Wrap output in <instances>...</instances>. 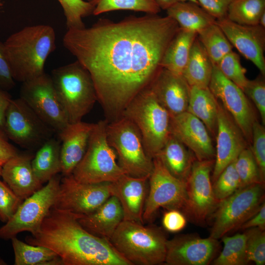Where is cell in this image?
<instances>
[{
  "label": "cell",
  "instance_id": "cell-1",
  "mask_svg": "<svg viewBox=\"0 0 265 265\" xmlns=\"http://www.w3.org/2000/svg\"><path fill=\"white\" fill-rule=\"evenodd\" d=\"M179 28L167 15L146 14L117 22L102 18L89 27L67 29L63 45L90 73L108 122L121 117L149 87Z\"/></svg>",
  "mask_w": 265,
  "mask_h": 265
},
{
  "label": "cell",
  "instance_id": "cell-2",
  "mask_svg": "<svg viewBox=\"0 0 265 265\" xmlns=\"http://www.w3.org/2000/svg\"><path fill=\"white\" fill-rule=\"evenodd\" d=\"M80 216L52 207L39 231L26 240L51 249L63 265H131L108 240L85 230L78 220Z\"/></svg>",
  "mask_w": 265,
  "mask_h": 265
},
{
  "label": "cell",
  "instance_id": "cell-3",
  "mask_svg": "<svg viewBox=\"0 0 265 265\" xmlns=\"http://www.w3.org/2000/svg\"><path fill=\"white\" fill-rule=\"evenodd\" d=\"M3 44L13 78L22 83L45 73L46 61L56 48L55 33L49 25L26 26Z\"/></svg>",
  "mask_w": 265,
  "mask_h": 265
},
{
  "label": "cell",
  "instance_id": "cell-4",
  "mask_svg": "<svg viewBox=\"0 0 265 265\" xmlns=\"http://www.w3.org/2000/svg\"><path fill=\"white\" fill-rule=\"evenodd\" d=\"M167 240L159 228L123 220L108 241L131 265H157L164 263Z\"/></svg>",
  "mask_w": 265,
  "mask_h": 265
},
{
  "label": "cell",
  "instance_id": "cell-5",
  "mask_svg": "<svg viewBox=\"0 0 265 265\" xmlns=\"http://www.w3.org/2000/svg\"><path fill=\"white\" fill-rule=\"evenodd\" d=\"M50 76L69 123L81 121L97 101L89 72L76 60L53 69Z\"/></svg>",
  "mask_w": 265,
  "mask_h": 265
},
{
  "label": "cell",
  "instance_id": "cell-6",
  "mask_svg": "<svg viewBox=\"0 0 265 265\" xmlns=\"http://www.w3.org/2000/svg\"><path fill=\"white\" fill-rule=\"evenodd\" d=\"M122 116L131 120L141 134L147 155L153 159L164 145L170 132L171 117L149 88L136 95Z\"/></svg>",
  "mask_w": 265,
  "mask_h": 265
},
{
  "label": "cell",
  "instance_id": "cell-7",
  "mask_svg": "<svg viewBox=\"0 0 265 265\" xmlns=\"http://www.w3.org/2000/svg\"><path fill=\"white\" fill-rule=\"evenodd\" d=\"M107 123L105 119L94 123L86 151L72 174L78 182L112 183L125 174L116 161L115 152L107 141Z\"/></svg>",
  "mask_w": 265,
  "mask_h": 265
},
{
  "label": "cell",
  "instance_id": "cell-8",
  "mask_svg": "<svg viewBox=\"0 0 265 265\" xmlns=\"http://www.w3.org/2000/svg\"><path fill=\"white\" fill-rule=\"evenodd\" d=\"M107 141L118 159V164L128 175L149 178L153 168V159L147 154L141 134L136 126L122 116L108 122Z\"/></svg>",
  "mask_w": 265,
  "mask_h": 265
},
{
  "label": "cell",
  "instance_id": "cell-9",
  "mask_svg": "<svg viewBox=\"0 0 265 265\" xmlns=\"http://www.w3.org/2000/svg\"><path fill=\"white\" fill-rule=\"evenodd\" d=\"M264 188V184L250 185L219 201L211 214L213 223L210 237L219 239L230 231L238 229L265 201Z\"/></svg>",
  "mask_w": 265,
  "mask_h": 265
},
{
  "label": "cell",
  "instance_id": "cell-10",
  "mask_svg": "<svg viewBox=\"0 0 265 265\" xmlns=\"http://www.w3.org/2000/svg\"><path fill=\"white\" fill-rule=\"evenodd\" d=\"M60 179L58 174L54 176L45 186L23 201L13 215L0 227V238L11 239L25 231L36 234L54 203Z\"/></svg>",
  "mask_w": 265,
  "mask_h": 265
},
{
  "label": "cell",
  "instance_id": "cell-11",
  "mask_svg": "<svg viewBox=\"0 0 265 265\" xmlns=\"http://www.w3.org/2000/svg\"><path fill=\"white\" fill-rule=\"evenodd\" d=\"M3 132L8 139L29 150L38 149L55 132L20 98L11 100Z\"/></svg>",
  "mask_w": 265,
  "mask_h": 265
},
{
  "label": "cell",
  "instance_id": "cell-12",
  "mask_svg": "<svg viewBox=\"0 0 265 265\" xmlns=\"http://www.w3.org/2000/svg\"><path fill=\"white\" fill-rule=\"evenodd\" d=\"M214 159L193 162L186 181V200L182 212L196 224H203L215 210L219 201L215 198L211 179Z\"/></svg>",
  "mask_w": 265,
  "mask_h": 265
},
{
  "label": "cell",
  "instance_id": "cell-13",
  "mask_svg": "<svg viewBox=\"0 0 265 265\" xmlns=\"http://www.w3.org/2000/svg\"><path fill=\"white\" fill-rule=\"evenodd\" d=\"M20 97L57 134L69 123L50 75L40 76L22 83Z\"/></svg>",
  "mask_w": 265,
  "mask_h": 265
},
{
  "label": "cell",
  "instance_id": "cell-14",
  "mask_svg": "<svg viewBox=\"0 0 265 265\" xmlns=\"http://www.w3.org/2000/svg\"><path fill=\"white\" fill-rule=\"evenodd\" d=\"M153 161L142 215L143 221L151 220L160 208L182 211L186 200V183L172 175L158 157H154Z\"/></svg>",
  "mask_w": 265,
  "mask_h": 265
},
{
  "label": "cell",
  "instance_id": "cell-15",
  "mask_svg": "<svg viewBox=\"0 0 265 265\" xmlns=\"http://www.w3.org/2000/svg\"><path fill=\"white\" fill-rule=\"evenodd\" d=\"M111 196L110 183H83L72 174L61 178L53 207L80 215L89 214Z\"/></svg>",
  "mask_w": 265,
  "mask_h": 265
},
{
  "label": "cell",
  "instance_id": "cell-16",
  "mask_svg": "<svg viewBox=\"0 0 265 265\" xmlns=\"http://www.w3.org/2000/svg\"><path fill=\"white\" fill-rule=\"evenodd\" d=\"M209 88L238 126L249 145L257 111L243 91L226 78L214 64Z\"/></svg>",
  "mask_w": 265,
  "mask_h": 265
},
{
  "label": "cell",
  "instance_id": "cell-17",
  "mask_svg": "<svg viewBox=\"0 0 265 265\" xmlns=\"http://www.w3.org/2000/svg\"><path fill=\"white\" fill-rule=\"evenodd\" d=\"M214 163L212 183L249 145L242 132L230 113L218 101Z\"/></svg>",
  "mask_w": 265,
  "mask_h": 265
},
{
  "label": "cell",
  "instance_id": "cell-18",
  "mask_svg": "<svg viewBox=\"0 0 265 265\" xmlns=\"http://www.w3.org/2000/svg\"><path fill=\"white\" fill-rule=\"evenodd\" d=\"M218 239L181 235L167 240L164 263L167 265H208L214 259Z\"/></svg>",
  "mask_w": 265,
  "mask_h": 265
},
{
  "label": "cell",
  "instance_id": "cell-19",
  "mask_svg": "<svg viewBox=\"0 0 265 265\" xmlns=\"http://www.w3.org/2000/svg\"><path fill=\"white\" fill-rule=\"evenodd\" d=\"M216 23L233 47L265 76V28L259 25H239L226 18Z\"/></svg>",
  "mask_w": 265,
  "mask_h": 265
},
{
  "label": "cell",
  "instance_id": "cell-20",
  "mask_svg": "<svg viewBox=\"0 0 265 265\" xmlns=\"http://www.w3.org/2000/svg\"><path fill=\"white\" fill-rule=\"evenodd\" d=\"M170 132L194 154L197 160L215 158V148L212 135L205 124L186 111L172 117Z\"/></svg>",
  "mask_w": 265,
  "mask_h": 265
},
{
  "label": "cell",
  "instance_id": "cell-21",
  "mask_svg": "<svg viewBox=\"0 0 265 265\" xmlns=\"http://www.w3.org/2000/svg\"><path fill=\"white\" fill-rule=\"evenodd\" d=\"M149 88L171 117L187 111L190 86L182 75L162 68Z\"/></svg>",
  "mask_w": 265,
  "mask_h": 265
},
{
  "label": "cell",
  "instance_id": "cell-22",
  "mask_svg": "<svg viewBox=\"0 0 265 265\" xmlns=\"http://www.w3.org/2000/svg\"><path fill=\"white\" fill-rule=\"evenodd\" d=\"M149 178L135 177L126 174L110 183L111 195L119 201L123 220L144 223L142 215L147 195Z\"/></svg>",
  "mask_w": 265,
  "mask_h": 265
},
{
  "label": "cell",
  "instance_id": "cell-23",
  "mask_svg": "<svg viewBox=\"0 0 265 265\" xmlns=\"http://www.w3.org/2000/svg\"><path fill=\"white\" fill-rule=\"evenodd\" d=\"M94 126V123L82 121L69 123L58 133L63 176L72 174L82 159Z\"/></svg>",
  "mask_w": 265,
  "mask_h": 265
},
{
  "label": "cell",
  "instance_id": "cell-24",
  "mask_svg": "<svg viewBox=\"0 0 265 265\" xmlns=\"http://www.w3.org/2000/svg\"><path fill=\"white\" fill-rule=\"evenodd\" d=\"M33 157L30 154L19 153L2 166L3 181L23 201L42 187L32 168Z\"/></svg>",
  "mask_w": 265,
  "mask_h": 265
},
{
  "label": "cell",
  "instance_id": "cell-25",
  "mask_svg": "<svg viewBox=\"0 0 265 265\" xmlns=\"http://www.w3.org/2000/svg\"><path fill=\"white\" fill-rule=\"evenodd\" d=\"M78 220L92 234L109 240L123 220V212L117 198L111 195L95 211Z\"/></svg>",
  "mask_w": 265,
  "mask_h": 265
},
{
  "label": "cell",
  "instance_id": "cell-26",
  "mask_svg": "<svg viewBox=\"0 0 265 265\" xmlns=\"http://www.w3.org/2000/svg\"><path fill=\"white\" fill-rule=\"evenodd\" d=\"M156 156L172 175L185 182L196 159L193 153L171 134Z\"/></svg>",
  "mask_w": 265,
  "mask_h": 265
},
{
  "label": "cell",
  "instance_id": "cell-27",
  "mask_svg": "<svg viewBox=\"0 0 265 265\" xmlns=\"http://www.w3.org/2000/svg\"><path fill=\"white\" fill-rule=\"evenodd\" d=\"M214 65L197 36L182 76L190 87H209Z\"/></svg>",
  "mask_w": 265,
  "mask_h": 265
},
{
  "label": "cell",
  "instance_id": "cell-28",
  "mask_svg": "<svg viewBox=\"0 0 265 265\" xmlns=\"http://www.w3.org/2000/svg\"><path fill=\"white\" fill-rule=\"evenodd\" d=\"M197 36V33L180 27L164 52L161 62V67L182 75Z\"/></svg>",
  "mask_w": 265,
  "mask_h": 265
},
{
  "label": "cell",
  "instance_id": "cell-29",
  "mask_svg": "<svg viewBox=\"0 0 265 265\" xmlns=\"http://www.w3.org/2000/svg\"><path fill=\"white\" fill-rule=\"evenodd\" d=\"M218 103V100L209 87H190L187 111L199 119L214 137L216 132Z\"/></svg>",
  "mask_w": 265,
  "mask_h": 265
},
{
  "label": "cell",
  "instance_id": "cell-30",
  "mask_svg": "<svg viewBox=\"0 0 265 265\" xmlns=\"http://www.w3.org/2000/svg\"><path fill=\"white\" fill-rule=\"evenodd\" d=\"M166 10L180 28L196 33L216 21L199 4L190 1H177Z\"/></svg>",
  "mask_w": 265,
  "mask_h": 265
},
{
  "label": "cell",
  "instance_id": "cell-31",
  "mask_svg": "<svg viewBox=\"0 0 265 265\" xmlns=\"http://www.w3.org/2000/svg\"><path fill=\"white\" fill-rule=\"evenodd\" d=\"M60 145V140L52 137L37 149L32 159L33 172L42 184L61 173Z\"/></svg>",
  "mask_w": 265,
  "mask_h": 265
},
{
  "label": "cell",
  "instance_id": "cell-32",
  "mask_svg": "<svg viewBox=\"0 0 265 265\" xmlns=\"http://www.w3.org/2000/svg\"><path fill=\"white\" fill-rule=\"evenodd\" d=\"M197 38L214 64L233 51V46L216 21L199 31Z\"/></svg>",
  "mask_w": 265,
  "mask_h": 265
},
{
  "label": "cell",
  "instance_id": "cell-33",
  "mask_svg": "<svg viewBox=\"0 0 265 265\" xmlns=\"http://www.w3.org/2000/svg\"><path fill=\"white\" fill-rule=\"evenodd\" d=\"M224 246L219 255L212 261L214 265H245L249 262L246 252L245 232L222 238Z\"/></svg>",
  "mask_w": 265,
  "mask_h": 265
},
{
  "label": "cell",
  "instance_id": "cell-34",
  "mask_svg": "<svg viewBox=\"0 0 265 265\" xmlns=\"http://www.w3.org/2000/svg\"><path fill=\"white\" fill-rule=\"evenodd\" d=\"M94 7L93 15L115 10H132L158 14L161 9L155 0H87Z\"/></svg>",
  "mask_w": 265,
  "mask_h": 265
},
{
  "label": "cell",
  "instance_id": "cell-35",
  "mask_svg": "<svg viewBox=\"0 0 265 265\" xmlns=\"http://www.w3.org/2000/svg\"><path fill=\"white\" fill-rule=\"evenodd\" d=\"M265 12V0H234L229 5L226 18L242 25H259Z\"/></svg>",
  "mask_w": 265,
  "mask_h": 265
},
{
  "label": "cell",
  "instance_id": "cell-36",
  "mask_svg": "<svg viewBox=\"0 0 265 265\" xmlns=\"http://www.w3.org/2000/svg\"><path fill=\"white\" fill-rule=\"evenodd\" d=\"M15 265H44L58 256L51 249L25 243L15 237L11 239Z\"/></svg>",
  "mask_w": 265,
  "mask_h": 265
},
{
  "label": "cell",
  "instance_id": "cell-37",
  "mask_svg": "<svg viewBox=\"0 0 265 265\" xmlns=\"http://www.w3.org/2000/svg\"><path fill=\"white\" fill-rule=\"evenodd\" d=\"M240 187L254 184H264L254 157L249 147L244 149L234 161Z\"/></svg>",
  "mask_w": 265,
  "mask_h": 265
},
{
  "label": "cell",
  "instance_id": "cell-38",
  "mask_svg": "<svg viewBox=\"0 0 265 265\" xmlns=\"http://www.w3.org/2000/svg\"><path fill=\"white\" fill-rule=\"evenodd\" d=\"M62 7L67 29L85 27L82 19L93 14V6L84 0H57Z\"/></svg>",
  "mask_w": 265,
  "mask_h": 265
},
{
  "label": "cell",
  "instance_id": "cell-39",
  "mask_svg": "<svg viewBox=\"0 0 265 265\" xmlns=\"http://www.w3.org/2000/svg\"><path fill=\"white\" fill-rule=\"evenodd\" d=\"M215 65L226 78L243 90L249 80L245 75L246 69L242 66L237 53L232 51Z\"/></svg>",
  "mask_w": 265,
  "mask_h": 265
},
{
  "label": "cell",
  "instance_id": "cell-40",
  "mask_svg": "<svg viewBox=\"0 0 265 265\" xmlns=\"http://www.w3.org/2000/svg\"><path fill=\"white\" fill-rule=\"evenodd\" d=\"M234 161L226 166L212 183L213 193L219 202L230 196L240 188V180Z\"/></svg>",
  "mask_w": 265,
  "mask_h": 265
},
{
  "label": "cell",
  "instance_id": "cell-41",
  "mask_svg": "<svg viewBox=\"0 0 265 265\" xmlns=\"http://www.w3.org/2000/svg\"><path fill=\"white\" fill-rule=\"evenodd\" d=\"M246 252L249 262L257 265L265 264V230L254 227L245 230Z\"/></svg>",
  "mask_w": 265,
  "mask_h": 265
},
{
  "label": "cell",
  "instance_id": "cell-42",
  "mask_svg": "<svg viewBox=\"0 0 265 265\" xmlns=\"http://www.w3.org/2000/svg\"><path fill=\"white\" fill-rule=\"evenodd\" d=\"M248 98L252 101L256 106L262 124L265 125V76L260 74L252 80H248L243 90Z\"/></svg>",
  "mask_w": 265,
  "mask_h": 265
},
{
  "label": "cell",
  "instance_id": "cell-43",
  "mask_svg": "<svg viewBox=\"0 0 265 265\" xmlns=\"http://www.w3.org/2000/svg\"><path fill=\"white\" fill-rule=\"evenodd\" d=\"M259 168L261 177L265 180V128L259 121L252 128V140L249 145Z\"/></svg>",
  "mask_w": 265,
  "mask_h": 265
},
{
  "label": "cell",
  "instance_id": "cell-44",
  "mask_svg": "<svg viewBox=\"0 0 265 265\" xmlns=\"http://www.w3.org/2000/svg\"><path fill=\"white\" fill-rule=\"evenodd\" d=\"M22 200L4 182L0 180V220L6 222L15 213Z\"/></svg>",
  "mask_w": 265,
  "mask_h": 265
},
{
  "label": "cell",
  "instance_id": "cell-45",
  "mask_svg": "<svg viewBox=\"0 0 265 265\" xmlns=\"http://www.w3.org/2000/svg\"><path fill=\"white\" fill-rule=\"evenodd\" d=\"M162 222L165 230L170 232L176 233L185 227L186 218L184 214L178 210H168L163 214Z\"/></svg>",
  "mask_w": 265,
  "mask_h": 265
},
{
  "label": "cell",
  "instance_id": "cell-46",
  "mask_svg": "<svg viewBox=\"0 0 265 265\" xmlns=\"http://www.w3.org/2000/svg\"><path fill=\"white\" fill-rule=\"evenodd\" d=\"M199 5L216 20L226 18L228 7L234 0H197Z\"/></svg>",
  "mask_w": 265,
  "mask_h": 265
},
{
  "label": "cell",
  "instance_id": "cell-47",
  "mask_svg": "<svg viewBox=\"0 0 265 265\" xmlns=\"http://www.w3.org/2000/svg\"><path fill=\"white\" fill-rule=\"evenodd\" d=\"M15 85V81L11 74L4 44L0 41V88L7 91Z\"/></svg>",
  "mask_w": 265,
  "mask_h": 265
},
{
  "label": "cell",
  "instance_id": "cell-48",
  "mask_svg": "<svg viewBox=\"0 0 265 265\" xmlns=\"http://www.w3.org/2000/svg\"><path fill=\"white\" fill-rule=\"evenodd\" d=\"M19 154L17 149L8 141L4 132L0 130V165Z\"/></svg>",
  "mask_w": 265,
  "mask_h": 265
},
{
  "label": "cell",
  "instance_id": "cell-49",
  "mask_svg": "<svg viewBox=\"0 0 265 265\" xmlns=\"http://www.w3.org/2000/svg\"><path fill=\"white\" fill-rule=\"evenodd\" d=\"M254 227L265 229V201L261 204L259 210L239 227V229L245 230Z\"/></svg>",
  "mask_w": 265,
  "mask_h": 265
},
{
  "label": "cell",
  "instance_id": "cell-50",
  "mask_svg": "<svg viewBox=\"0 0 265 265\" xmlns=\"http://www.w3.org/2000/svg\"><path fill=\"white\" fill-rule=\"evenodd\" d=\"M11 100V97L7 91L0 88V130L2 131L5 112Z\"/></svg>",
  "mask_w": 265,
  "mask_h": 265
},
{
  "label": "cell",
  "instance_id": "cell-51",
  "mask_svg": "<svg viewBox=\"0 0 265 265\" xmlns=\"http://www.w3.org/2000/svg\"><path fill=\"white\" fill-rule=\"evenodd\" d=\"M161 9L167 10L178 1V0H155Z\"/></svg>",
  "mask_w": 265,
  "mask_h": 265
},
{
  "label": "cell",
  "instance_id": "cell-52",
  "mask_svg": "<svg viewBox=\"0 0 265 265\" xmlns=\"http://www.w3.org/2000/svg\"><path fill=\"white\" fill-rule=\"evenodd\" d=\"M259 25L265 28V12H264L261 16Z\"/></svg>",
  "mask_w": 265,
  "mask_h": 265
},
{
  "label": "cell",
  "instance_id": "cell-53",
  "mask_svg": "<svg viewBox=\"0 0 265 265\" xmlns=\"http://www.w3.org/2000/svg\"><path fill=\"white\" fill-rule=\"evenodd\" d=\"M178 1H190L199 4L197 0H178Z\"/></svg>",
  "mask_w": 265,
  "mask_h": 265
},
{
  "label": "cell",
  "instance_id": "cell-54",
  "mask_svg": "<svg viewBox=\"0 0 265 265\" xmlns=\"http://www.w3.org/2000/svg\"><path fill=\"white\" fill-rule=\"evenodd\" d=\"M6 263L1 259L0 258V265H5Z\"/></svg>",
  "mask_w": 265,
  "mask_h": 265
},
{
  "label": "cell",
  "instance_id": "cell-55",
  "mask_svg": "<svg viewBox=\"0 0 265 265\" xmlns=\"http://www.w3.org/2000/svg\"><path fill=\"white\" fill-rule=\"evenodd\" d=\"M3 6V2L0 0V10L1 9V8Z\"/></svg>",
  "mask_w": 265,
  "mask_h": 265
},
{
  "label": "cell",
  "instance_id": "cell-56",
  "mask_svg": "<svg viewBox=\"0 0 265 265\" xmlns=\"http://www.w3.org/2000/svg\"><path fill=\"white\" fill-rule=\"evenodd\" d=\"M1 169H2V166L0 165V177H1Z\"/></svg>",
  "mask_w": 265,
  "mask_h": 265
}]
</instances>
